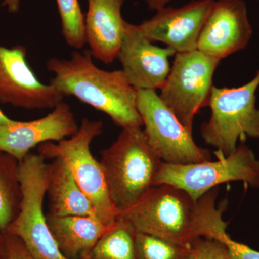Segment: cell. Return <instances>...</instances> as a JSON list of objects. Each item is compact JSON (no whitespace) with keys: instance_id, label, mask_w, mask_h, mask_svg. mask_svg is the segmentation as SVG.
<instances>
[{"instance_id":"cell-26","label":"cell","mask_w":259,"mask_h":259,"mask_svg":"<svg viewBox=\"0 0 259 259\" xmlns=\"http://www.w3.org/2000/svg\"><path fill=\"white\" fill-rule=\"evenodd\" d=\"M171 1V0H145L148 9L155 11H158L161 8L166 7V5Z\"/></svg>"},{"instance_id":"cell-2","label":"cell","mask_w":259,"mask_h":259,"mask_svg":"<svg viewBox=\"0 0 259 259\" xmlns=\"http://www.w3.org/2000/svg\"><path fill=\"white\" fill-rule=\"evenodd\" d=\"M107 190L119 214L132 207L151 187L163 161L141 127L122 128L115 142L101 151Z\"/></svg>"},{"instance_id":"cell-20","label":"cell","mask_w":259,"mask_h":259,"mask_svg":"<svg viewBox=\"0 0 259 259\" xmlns=\"http://www.w3.org/2000/svg\"><path fill=\"white\" fill-rule=\"evenodd\" d=\"M226 207V202H223L219 207L212 204L206 208L202 221V236L224 243L232 259H259V251L233 241L227 233V223L223 219Z\"/></svg>"},{"instance_id":"cell-24","label":"cell","mask_w":259,"mask_h":259,"mask_svg":"<svg viewBox=\"0 0 259 259\" xmlns=\"http://www.w3.org/2000/svg\"><path fill=\"white\" fill-rule=\"evenodd\" d=\"M6 235L8 255L7 259H35L25 248L18 237Z\"/></svg>"},{"instance_id":"cell-3","label":"cell","mask_w":259,"mask_h":259,"mask_svg":"<svg viewBox=\"0 0 259 259\" xmlns=\"http://www.w3.org/2000/svg\"><path fill=\"white\" fill-rule=\"evenodd\" d=\"M198 200L168 184L151 187L132 207L119 214L138 233L191 244L199 236ZM117 217V218H118Z\"/></svg>"},{"instance_id":"cell-15","label":"cell","mask_w":259,"mask_h":259,"mask_svg":"<svg viewBox=\"0 0 259 259\" xmlns=\"http://www.w3.org/2000/svg\"><path fill=\"white\" fill-rule=\"evenodd\" d=\"M125 0H88L84 17L85 40L93 59L110 64L117 59L125 35L122 16Z\"/></svg>"},{"instance_id":"cell-1","label":"cell","mask_w":259,"mask_h":259,"mask_svg":"<svg viewBox=\"0 0 259 259\" xmlns=\"http://www.w3.org/2000/svg\"><path fill=\"white\" fill-rule=\"evenodd\" d=\"M46 65L54 74L50 84L64 97H76L104 112L122 129L142 127L137 110V90L122 69H100L89 50L73 51L69 59L51 58Z\"/></svg>"},{"instance_id":"cell-12","label":"cell","mask_w":259,"mask_h":259,"mask_svg":"<svg viewBox=\"0 0 259 259\" xmlns=\"http://www.w3.org/2000/svg\"><path fill=\"white\" fill-rule=\"evenodd\" d=\"M252 34L244 0H217L200 32L197 50L221 61L244 49Z\"/></svg>"},{"instance_id":"cell-27","label":"cell","mask_w":259,"mask_h":259,"mask_svg":"<svg viewBox=\"0 0 259 259\" xmlns=\"http://www.w3.org/2000/svg\"><path fill=\"white\" fill-rule=\"evenodd\" d=\"M8 248H7L6 235L0 229V259H7Z\"/></svg>"},{"instance_id":"cell-21","label":"cell","mask_w":259,"mask_h":259,"mask_svg":"<svg viewBox=\"0 0 259 259\" xmlns=\"http://www.w3.org/2000/svg\"><path fill=\"white\" fill-rule=\"evenodd\" d=\"M138 259H190L192 245L178 244L163 238L136 232Z\"/></svg>"},{"instance_id":"cell-7","label":"cell","mask_w":259,"mask_h":259,"mask_svg":"<svg viewBox=\"0 0 259 259\" xmlns=\"http://www.w3.org/2000/svg\"><path fill=\"white\" fill-rule=\"evenodd\" d=\"M241 181L259 187V160L244 144L218 161L188 164H171L163 162L154 180V186L168 184L178 187L197 201L218 185Z\"/></svg>"},{"instance_id":"cell-25","label":"cell","mask_w":259,"mask_h":259,"mask_svg":"<svg viewBox=\"0 0 259 259\" xmlns=\"http://www.w3.org/2000/svg\"><path fill=\"white\" fill-rule=\"evenodd\" d=\"M21 0H2V6L6 8L10 13H17L20 10Z\"/></svg>"},{"instance_id":"cell-18","label":"cell","mask_w":259,"mask_h":259,"mask_svg":"<svg viewBox=\"0 0 259 259\" xmlns=\"http://www.w3.org/2000/svg\"><path fill=\"white\" fill-rule=\"evenodd\" d=\"M22 199L20 161L0 151V229L4 233L20 212Z\"/></svg>"},{"instance_id":"cell-4","label":"cell","mask_w":259,"mask_h":259,"mask_svg":"<svg viewBox=\"0 0 259 259\" xmlns=\"http://www.w3.org/2000/svg\"><path fill=\"white\" fill-rule=\"evenodd\" d=\"M259 70L253 79L239 88L213 86L208 106L210 119L201 125L206 144L212 146L217 157L236 151L238 141L246 137L259 140V109L256 107Z\"/></svg>"},{"instance_id":"cell-11","label":"cell","mask_w":259,"mask_h":259,"mask_svg":"<svg viewBox=\"0 0 259 259\" xmlns=\"http://www.w3.org/2000/svg\"><path fill=\"white\" fill-rule=\"evenodd\" d=\"M171 48L153 45L139 25L126 23L125 35L117 59L129 83L136 90H161L169 74V58L176 55Z\"/></svg>"},{"instance_id":"cell-17","label":"cell","mask_w":259,"mask_h":259,"mask_svg":"<svg viewBox=\"0 0 259 259\" xmlns=\"http://www.w3.org/2000/svg\"><path fill=\"white\" fill-rule=\"evenodd\" d=\"M48 214L54 216H95L93 204L75 180L66 162L60 158L49 163Z\"/></svg>"},{"instance_id":"cell-13","label":"cell","mask_w":259,"mask_h":259,"mask_svg":"<svg viewBox=\"0 0 259 259\" xmlns=\"http://www.w3.org/2000/svg\"><path fill=\"white\" fill-rule=\"evenodd\" d=\"M214 1L194 0L180 8L164 7L139 28L150 41L163 42L177 53L196 50Z\"/></svg>"},{"instance_id":"cell-28","label":"cell","mask_w":259,"mask_h":259,"mask_svg":"<svg viewBox=\"0 0 259 259\" xmlns=\"http://www.w3.org/2000/svg\"><path fill=\"white\" fill-rule=\"evenodd\" d=\"M14 120L10 119L8 116L5 115L4 112H2L0 110V125H4V124H10L14 122Z\"/></svg>"},{"instance_id":"cell-9","label":"cell","mask_w":259,"mask_h":259,"mask_svg":"<svg viewBox=\"0 0 259 259\" xmlns=\"http://www.w3.org/2000/svg\"><path fill=\"white\" fill-rule=\"evenodd\" d=\"M137 91V110L145 134L162 161L188 164L212 159L208 150L196 144L192 133L184 127L155 90Z\"/></svg>"},{"instance_id":"cell-8","label":"cell","mask_w":259,"mask_h":259,"mask_svg":"<svg viewBox=\"0 0 259 259\" xmlns=\"http://www.w3.org/2000/svg\"><path fill=\"white\" fill-rule=\"evenodd\" d=\"M220 62L197 49L175 56L159 97L190 133L195 115L208 106L213 76Z\"/></svg>"},{"instance_id":"cell-5","label":"cell","mask_w":259,"mask_h":259,"mask_svg":"<svg viewBox=\"0 0 259 259\" xmlns=\"http://www.w3.org/2000/svg\"><path fill=\"white\" fill-rule=\"evenodd\" d=\"M100 120L83 118L77 131L71 137L58 142H47L37 148L46 159L60 158L66 162L75 180L93 204L97 218L107 226L117 221L119 213L107 190L101 163L94 157L91 144L102 134Z\"/></svg>"},{"instance_id":"cell-22","label":"cell","mask_w":259,"mask_h":259,"mask_svg":"<svg viewBox=\"0 0 259 259\" xmlns=\"http://www.w3.org/2000/svg\"><path fill=\"white\" fill-rule=\"evenodd\" d=\"M60 15L61 34L69 47L81 50L86 45L85 15L78 0H56Z\"/></svg>"},{"instance_id":"cell-23","label":"cell","mask_w":259,"mask_h":259,"mask_svg":"<svg viewBox=\"0 0 259 259\" xmlns=\"http://www.w3.org/2000/svg\"><path fill=\"white\" fill-rule=\"evenodd\" d=\"M190 259H232L224 243L208 238H198L192 243Z\"/></svg>"},{"instance_id":"cell-6","label":"cell","mask_w":259,"mask_h":259,"mask_svg":"<svg viewBox=\"0 0 259 259\" xmlns=\"http://www.w3.org/2000/svg\"><path fill=\"white\" fill-rule=\"evenodd\" d=\"M48 173L49 164L39 153L30 152L20 162L21 207L5 233L20 238L35 259H70L59 249L48 226L47 214L44 212Z\"/></svg>"},{"instance_id":"cell-19","label":"cell","mask_w":259,"mask_h":259,"mask_svg":"<svg viewBox=\"0 0 259 259\" xmlns=\"http://www.w3.org/2000/svg\"><path fill=\"white\" fill-rule=\"evenodd\" d=\"M136 233L127 221L118 217L95 246L79 259H138Z\"/></svg>"},{"instance_id":"cell-10","label":"cell","mask_w":259,"mask_h":259,"mask_svg":"<svg viewBox=\"0 0 259 259\" xmlns=\"http://www.w3.org/2000/svg\"><path fill=\"white\" fill-rule=\"evenodd\" d=\"M22 45H0V103L27 110H49L64 101L52 85L39 81Z\"/></svg>"},{"instance_id":"cell-14","label":"cell","mask_w":259,"mask_h":259,"mask_svg":"<svg viewBox=\"0 0 259 259\" xmlns=\"http://www.w3.org/2000/svg\"><path fill=\"white\" fill-rule=\"evenodd\" d=\"M79 128L74 112L63 101L45 117L0 125V151L23 161L35 146L71 137Z\"/></svg>"},{"instance_id":"cell-16","label":"cell","mask_w":259,"mask_h":259,"mask_svg":"<svg viewBox=\"0 0 259 259\" xmlns=\"http://www.w3.org/2000/svg\"><path fill=\"white\" fill-rule=\"evenodd\" d=\"M48 226L59 249L70 259H79L90 251L112 226L95 216L47 214Z\"/></svg>"}]
</instances>
